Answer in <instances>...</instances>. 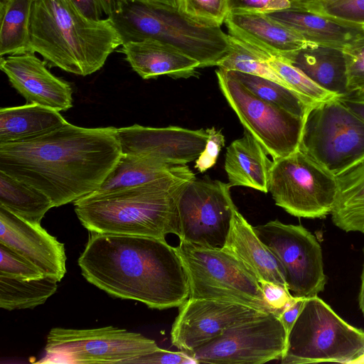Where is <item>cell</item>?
Listing matches in <instances>:
<instances>
[{"instance_id":"6da1fadb","label":"cell","mask_w":364,"mask_h":364,"mask_svg":"<svg viewBox=\"0 0 364 364\" xmlns=\"http://www.w3.org/2000/svg\"><path fill=\"white\" fill-rule=\"evenodd\" d=\"M121 155L115 127L67 122L36 139L0 144V171L38 189L59 207L95 191Z\"/></svg>"},{"instance_id":"7a4b0ae2","label":"cell","mask_w":364,"mask_h":364,"mask_svg":"<svg viewBox=\"0 0 364 364\" xmlns=\"http://www.w3.org/2000/svg\"><path fill=\"white\" fill-rule=\"evenodd\" d=\"M77 262L91 284L151 309L179 307L190 296L183 262L166 240L91 232Z\"/></svg>"},{"instance_id":"3957f363","label":"cell","mask_w":364,"mask_h":364,"mask_svg":"<svg viewBox=\"0 0 364 364\" xmlns=\"http://www.w3.org/2000/svg\"><path fill=\"white\" fill-rule=\"evenodd\" d=\"M29 35L30 51L81 76L99 70L123 44L110 18H90L73 0H33Z\"/></svg>"},{"instance_id":"277c9868","label":"cell","mask_w":364,"mask_h":364,"mask_svg":"<svg viewBox=\"0 0 364 364\" xmlns=\"http://www.w3.org/2000/svg\"><path fill=\"white\" fill-rule=\"evenodd\" d=\"M195 174L171 176L107 193H92L74 202L81 224L90 232L165 240L178 232L177 203Z\"/></svg>"},{"instance_id":"5b68a950","label":"cell","mask_w":364,"mask_h":364,"mask_svg":"<svg viewBox=\"0 0 364 364\" xmlns=\"http://www.w3.org/2000/svg\"><path fill=\"white\" fill-rule=\"evenodd\" d=\"M123 43L152 38L197 60L200 68L217 66L230 50L220 25L196 19L178 8L144 0H116L109 16Z\"/></svg>"},{"instance_id":"8992f818","label":"cell","mask_w":364,"mask_h":364,"mask_svg":"<svg viewBox=\"0 0 364 364\" xmlns=\"http://www.w3.org/2000/svg\"><path fill=\"white\" fill-rule=\"evenodd\" d=\"M280 359L284 364L364 363V331L346 322L318 296L306 297Z\"/></svg>"},{"instance_id":"52a82bcc","label":"cell","mask_w":364,"mask_h":364,"mask_svg":"<svg viewBox=\"0 0 364 364\" xmlns=\"http://www.w3.org/2000/svg\"><path fill=\"white\" fill-rule=\"evenodd\" d=\"M175 247L188 275L189 297L239 303L273 314L256 276L232 254L181 241Z\"/></svg>"},{"instance_id":"ba28073f","label":"cell","mask_w":364,"mask_h":364,"mask_svg":"<svg viewBox=\"0 0 364 364\" xmlns=\"http://www.w3.org/2000/svg\"><path fill=\"white\" fill-rule=\"evenodd\" d=\"M299 149L337 177L364 159V121L340 97L318 102L304 117Z\"/></svg>"},{"instance_id":"9c48e42d","label":"cell","mask_w":364,"mask_h":364,"mask_svg":"<svg viewBox=\"0 0 364 364\" xmlns=\"http://www.w3.org/2000/svg\"><path fill=\"white\" fill-rule=\"evenodd\" d=\"M268 191L275 204L299 218H323L331 214L338 182L300 149L273 160Z\"/></svg>"},{"instance_id":"30bf717a","label":"cell","mask_w":364,"mask_h":364,"mask_svg":"<svg viewBox=\"0 0 364 364\" xmlns=\"http://www.w3.org/2000/svg\"><path fill=\"white\" fill-rule=\"evenodd\" d=\"M159 347L139 333L112 326L90 329L56 327L47 336L41 363H129Z\"/></svg>"},{"instance_id":"8fae6325","label":"cell","mask_w":364,"mask_h":364,"mask_svg":"<svg viewBox=\"0 0 364 364\" xmlns=\"http://www.w3.org/2000/svg\"><path fill=\"white\" fill-rule=\"evenodd\" d=\"M215 73L222 93L244 129L273 160L299 149L304 118L257 97L228 71L219 68Z\"/></svg>"},{"instance_id":"7c38bea8","label":"cell","mask_w":364,"mask_h":364,"mask_svg":"<svg viewBox=\"0 0 364 364\" xmlns=\"http://www.w3.org/2000/svg\"><path fill=\"white\" fill-rule=\"evenodd\" d=\"M230 188L207 176L185 185L177 203L180 241L210 248L224 247L237 208Z\"/></svg>"},{"instance_id":"4fadbf2b","label":"cell","mask_w":364,"mask_h":364,"mask_svg":"<svg viewBox=\"0 0 364 364\" xmlns=\"http://www.w3.org/2000/svg\"><path fill=\"white\" fill-rule=\"evenodd\" d=\"M283 267L287 288L294 297L317 296L326 282L322 250L316 237L301 225L278 220L253 227Z\"/></svg>"},{"instance_id":"5bb4252c","label":"cell","mask_w":364,"mask_h":364,"mask_svg":"<svg viewBox=\"0 0 364 364\" xmlns=\"http://www.w3.org/2000/svg\"><path fill=\"white\" fill-rule=\"evenodd\" d=\"M286 343L280 319L264 313L233 324L188 354L196 363L262 364L281 358Z\"/></svg>"},{"instance_id":"9a60e30c","label":"cell","mask_w":364,"mask_h":364,"mask_svg":"<svg viewBox=\"0 0 364 364\" xmlns=\"http://www.w3.org/2000/svg\"><path fill=\"white\" fill-rule=\"evenodd\" d=\"M262 314L264 312L239 303L189 297L179 306L171 331V341L179 350L190 353L233 324Z\"/></svg>"},{"instance_id":"2e32d148","label":"cell","mask_w":364,"mask_h":364,"mask_svg":"<svg viewBox=\"0 0 364 364\" xmlns=\"http://www.w3.org/2000/svg\"><path fill=\"white\" fill-rule=\"evenodd\" d=\"M122 154L135 155L158 164L186 165L196 161L205 149L206 129L179 127H150L134 124L116 128Z\"/></svg>"},{"instance_id":"e0dca14e","label":"cell","mask_w":364,"mask_h":364,"mask_svg":"<svg viewBox=\"0 0 364 364\" xmlns=\"http://www.w3.org/2000/svg\"><path fill=\"white\" fill-rule=\"evenodd\" d=\"M46 64L32 51L3 56L0 60L1 71L27 103L67 111L73 107V88L53 75Z\"/></svg>"},{"instance_id":"ac0fdd59","label":"cell","mask_w":364,"mask_h":364,"mask_svg":"<svg viewBox=\"0 0 364 364\" xmlns=\"http://www.w3.org/2000/svg\"><path fill=\"white\" fill-rule=\"evenodd\" d=\"M0 243L36 266L45 276L58 282L66 273L64 244L41 224H33L0 206Z\"/></svg>"},{"instance_id":"d6986e66","label":"cell","mask_w":364,"mask_h":364,"mask_svg":"<svg viewBox=\"0 0 364 364\" xmlns=\"http://www.w3.org/2000/svg\"><path fill=\"white\" fill-rule=\"evenodd\" d=\"M119 52L143 79L168 75L188 78L198 75L199 63L176 48L152 38L124 43Z\"/></svg>"},{"instance_id":"ffe728a7","label":"cell","mask_w":364,"mask_h":364,"mask_svg":"<svg viewBox=\"0 0 364 364\" xmlns=\"http://www.w3.org/2000/svg\"><path fill=\"white\" fill-rule=\"evenodd\" d=\"M229 35L283 55L318 45L262 13H228L224 21Z\"/></svg>"},{"instance_id":"44dd1931","label":"cell","mask_w":364,"mask_h":364,"mask_svg":"<svg viewBox=\"0 0 364 364\" xmlns=\"http://www.w3.org/2000/svg\"><path fill=\"white\" fill-rule=\"evenodd\" d=\"M223 248L240 259L258 281L265 280L287 288L282 265L237 208L233 212L230 228Z\"/></svg>"},{"instance_id":"7402d4cb","label":"cell","mask_w":364,"mask_h":364,"mask_svg":"<svg viewBox=\"0 0 364 364\" xmlns=\"http://www.w3.org/2000/svg\"><path fill=\"white\" fill-rule=\"evenodd\" d=\"M318 46L343 50L364 36L362 26L341 21L302 9H286L266 14Z\"/></svg>"},{"instance_id":"603a6c76","label":"cell","mask_w":364,"mask_h":364,"mask_svg":"<svg viewBox=\"0 0 364 364\" xmlns=\"http://www.w3.org/2000/svg\"><path fill=\"white\" fill-rule=\"evenodd\" d=\"M271 161L262 145L246 129L227 148L225 169L232 186L250 187L267 193Z\"/></svg>"},{"instance_id":"cb8c5ba5","label":"cell","mask_w":364,"mask_h":364,"mask_svg":"<svg viewBox=\"0 0 364 364\" xmlns=\"http://www.w3.org/2000/svg\"><path fill=\"white\" fill-rule=\"evenodd\" d=\"M279 56L326 90L340 97L348 95L346 65L343 50L316 46Z\"/></svg>"},{"instance_id":"d4e9b609","label":"cell","mask_w":364,"mask_h":364,"mask_svg":"<svg viewBox=\"0 0 364 364\" xmlns=\"http://www.w3.org/2000/svg\"><path fill=\"white\" fill-rule=\"evenodd\" d=\"M67 122L58 111L37 104L2 107L0 109V144L36 139Z\"/></svg>"},{"instance_id":"484cf974","label":"cell","mask_w":364,"mask_h":364,"mask_svg":"<svg viewBox=\"0 0 364 364\" xmlns=\"http://www.w3.org/2000/svg\"><path fill=\"white\" fill-rule=\"evenodd\" d=\"M192 173L186 165H163L144 157L122 154L114 168L93 193H107L167 177Z\"/></svg>"},{"instance_id":"4316f807","label":"cell","mask_w":364,"mask_h":364,"mask_svg":"<svg viewBox=\"0 0 364 364\" xmlns=\"http://www.w3.org/2000/svg\"><path fill=\"white\" fill-rule=\"evenodd\" d=\"M336 178L332 221L342 230L364 234V159Z\"/></svg>"},{"instance_id":"83f0119b","label":"cell","mask_w":364,"mask_h":364,"mask_svg":"<svg viewBox=\"0 0 364 364\" xmlns=\"http://www.w3.org/2000/svg\"><path fill=\"white\" fill-rule=\"evenodd\" d=\"M0 206L33 224H41L54 207L45 193L1 171Z\"/></svg>"},{"instance_id":"f1b7e54d","label":"cell","mask_w":364,"mask_h":364,"mask_svg":"<svg viewBox=\"0 0 364 364\" xmlns=\"http://www.w3.org/2000/svg\"><path fill=\"white\" fill-rule=\"evenodd\" d=\"M33 0H0V56L30 51Z\"/></svg>"},{"instance_id":"f546056e","label":"cell","mask_w":364,"mask_h":364,"mask_svg":"<svg viewBox=\"0 0 364 364\" xmlns=\"http://www.w3.org/2000/svg\"><path fill=\"white\" fill-rule=\"evenodd\" d=\"M58 282L47 276L29 279L0 274V307L8 311L35 308L55 293Z\"/></svg>"},{"instance_id":"4dcf8cb0","label":"cell","mask_w":364,"mask_h":364,"mask_svg":"<svg viewBox=\"0 0 364 364\" xmlns=\"http://www.w3.org/2000/svg\"><path fill=\"white\" fill-rule=\"evenodd\" d=\"M228 72L257 97L298 117L304 118L309 109L316 105L274 80L238 71Z\"/></svg>"},{"instance_id":"1f68e13d","label":"cell","mask_w":364,"mask_h":364,"mask_svg":"<svg viewBox=\"0 0 364 364\" xmlns=\"http://www.w3.org/2000/svg\"><path fill=\"white\" fill-rule=\"evenodd\" d=\"M243 42L260 54L291 90L311 104H317L340 97L316 84L301 70L284 58L260 46Z\"/></svg>"},{"instance_id":"d6a6232c","label":"cell","mask_w":364,"mask_h":364,"mask_svg":"<svg viewBox=\"0 0 364 364\" xmlns=\"http://www.w3.org/2000/svg\"><path fill=\"white\" fill-rule=\"evenodd\" d=\"M228 36L230 50L217 66L227 71H238L265 77L290 88L260 54L240 39Z\"/></svg>"},{"instance_id":"836d02e7","label":"cell","mask_w":364,"mask_h":364,"mask_svg":"<svg viewBox=\"0 0 364 364\" xmlns=\"http://www.w3.org/2000/svg\"><path fill=\"white\" fill-rule=\"evenodd\" d=\"M347 74L348 95L355 99L364 95V36L343 49Z\"/></svg>"},{"instance_id":"e575fe53","label":"cell","mask_w":364,"mask_h":364,"mask_svg":"<svg viewBox=\"0 0 364 364\" xmlns=\"http://www.w3.org/2000/svg\"><path fill=\"white\" fill-rule=\"evenodd\" d=\"M0 257V274L29 279L45 276L26 258L2 243Z\"/></svg>"},{"instance_id":"d590c367","label":"cell","mask_w":364,"mask_h":364,"mask_svg":"<svg viewBox=\"0 0 364 364\" xmlns=\"http://www.w3.org/2000/svg\"><path fill=\"white\" fill-rule=\"evenodd\" d=\"M184 12L196 19L221 26L228 14V0H187Z\"/></svg>"},{"instance_id":"8d00e7d4","label":"cell","mask_w":364,"mask_h":364,"mask_svg":"<svg viewBox=\"0 0 364 364\" xmlns=\"http://www.w3.org/2000/svg\"><path fill=\"white\" fill-rule=\"evenodd\" d=\"M313 12L356 26L364 23V0H340Z\"/></svg>"},{"instance_id":"74e56055","label":"cell","mask_w":364,"mask_h":364,"mask_svg":"<svg viewBox=\"0 0 364 364\" xmlns=\"http://www.w3.org/2000/svg\"><path fill=\"white\" fill-rule=\"evenodd\" d=\"M228 13L267 14L292 7L289 0H228Z\"/></svg>"},{"instance_id":"f35d334b","label":"cell","mask_w":364,"mask_h":364,"mask_svg":"<svg viewBox=\"0 0 364 364\" xmlns=\"http://www.w3.org/2000/svg\"><path fill=\"white\" fill-rule=\"evenodd\" d=\"M265 301L279 318L286 308L291 304L296 297L293 296L289 289L280 284L259 280Z\"/></svg>"},{"instance_id":"ab89813d","label":"cell","mask_w":364,"mask_h":364,"mask_svg":"<svg viewBox=\"0 0 364 364\" xmlns=\"http://www.w3.org/2000/svg\"><path fill=\"white\" fill-rule=\"evenodd\" d=\"M208 134L204 150L196 160L195 168L200 172H204L213 166L219 153L225 145L223 134L214 127L206 129Z\"/></svg>"},{"instance_id":"60d3db41","label":"cell","mask_w":364,"mask_h":364,"mask_svg":"<svg viewBox=\"0 0 364 364\" xmlns=\"http://www.w3.org/2000/svg\"><path fill=\"white\" fill-rule=\"evenodd\" d=\"M133 364H187L196 363L187 353L170 351L159 348L158 350L141 355L129 362Z\"/></svg>"},{"instance_id":"b9f144b4","label":"cell","mask_w":364,"mask_h":364,"mask_svg":"<svg viewBox=\"0 0 364 364\" xmlns=\"http://www.w3.org/2000/svg\"><path fill=\"white\" fill-rule=\"evenodd\" d=\"M82 12L94 19L109 18L116 0H73Z\"/></svg>"},{"instance_id":"7bdbcfd3","label":"cell","mask_w":364,"mask_h":364,"mask_svg":"<svg viewBox=\"0 0 364 364\" xmlns=\"http://www.w3.org/2000/svg\"><path fill=\"white\" fill-rule=\"evenodd\" d=\"M304 299L303 297H296L294 301L283 311L279 318L286 331L287 337L302 309Z\"/></svg>"},{"instance_id":"ee69618b","label":"cell","mask_w":364,"mask_h":364,"mask_svg":"<svg viewBox=\"0 0 364 364\" xmlns=\"http://www.w3.org/2000/svg\"><path fill=\"white\" fill-rule=\"evenodd\" d=\"M341 100L364 121V100L349 97H341Z\"/></svg>"},{"instance_id":"f6af8a7d","label":"cell","mask_w":364,"mask_h":364,"mask_svg":"<svg viewBox=\"0 0 364 364\" xmlns=\"http://www.w3.org/2000/svg\"><path fill=\"white\" fill-rule=\"evenodd\" d=\"M340 0H315L312 2L308 3L298 9H302L309 10L311 11H314L326 6H328L331 4H333Z\"/></svg>"},{"instance_id":"bcb514c9","label":"cell","mask_w":364,"mask_h":364,"mask_svg":"<svg viewBox=\"0 0 364 364\" xmlns=\"http://www.w3.org/2000/svg\"><path fill=\"white\" fill-rule=\"evenodd\" d=\"M363 254H364V248H363ZM358 304L359 307L363 313V315L364 316V264H363V272L361 274V286H360V290L358 296Z\"/></svg>"},{"instance_id":"7dc6e473","label":"cell","mask_w":364,"mask_h":364,"mask_svg":"<svg viewBox=\"0 0 364 364\" xmlns=\"http://www.w3.org/2000/svg\"><path fill=\"white\" fill-rule=\"evenodd\" d=\"M151 3L178 8V0H144Z\"/></svg>"},{"instance_id":"c3c4849f","label":"cell","mask_w":364,"mask_h":364,"mask_svg":"<svg viewBox=\"0 0 364 364\" xmlns=\"http://www.w3.org/2000/svg\"><path fill=\"white\" fill-rule=\"evenodd\" d=\"M291 3L292 7L291 8H299L308 3L312 2L315 0H289Z\"/></svg>"},{"instance_id":"681fc988","label":"cell","mask_w":364,"mask_h":364,"mask_svg":"<svg viewBox=\"0 0 364 364\" xmlns=\"http://www.w3.org/2000/svg\"><path fill=\"white\" fill-rule=\"evenodd\" d=\"M187 0H178V9L184 12Z\"/></svg>"},{"instance_id":"f907efd6","label":"cell","mask_w":364,"mask_h":364,"mask_svg":"<svg viewBox=\"0 0 364 364\" xmlns=\"http://www.w3.org/2000/svg\"><path fill=\"white\" fill-rule=\"evenodd\" d=\"M358 100H364V95L360 99H358Z\"/></svg>"},{"instance_id":"816d5d0a","label":"cell","mask_w":364,"mask_h":364,"mask_svg":"<svg viewBox=\"0 0 364 364\" xmlns=\"http://www.w3.org/2000/svg\"><path fill=\"white\" fill-rule=\"evenodd\" d=\"M363 29L364 30V23L362 25Z\"/></svg>"}]
</instances>
